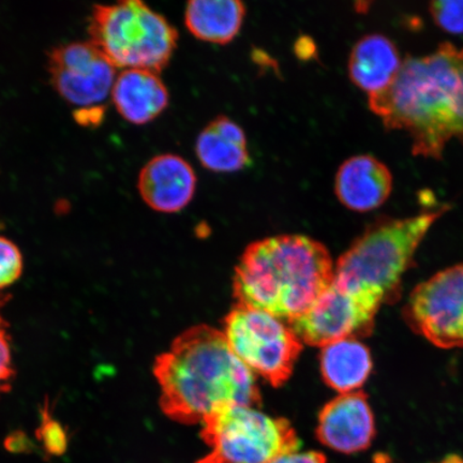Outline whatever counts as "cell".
Masks as SVG:
<instances>
[{
	"label": "cell",
	"mask_w": 463,
	"mask_h": 463,
	"mask_svg": "<svg viewBox=\"0 0 463 463\" xmlns=\"http://www.w3.org/2000/svg\"><path fill=\"white\" fill-rule=\"evenodd\" d=\"M160 408L181 424H203L234 405L260 407L254 375L232 351L223 332L208 326L188 328L155 361Z\"/></svg>",
	"instance_id": "cell-1"
},
{
	"label": "cell",
	"mask_w": 463,
	"mask_h": 463,
	"mask_svg": "<svg viewBox=\"0 0 463 463\" xmlns=\"http://www.w3.org/2000/svg\"><path fill=\"white\" fill-rule=\"evenodd\" d=\"M458 48L443 43L432 53L408 56L392 82L369 95L368 106L387 130H402L412 153L439 160L456 138L461 102Z\"/></svg>",
	"instance_id": "cell-2"
},
{
	"label": "cell",
	"mask_w": 463,
	"mask_h": 463,
	"mask_svg": "<svg viewBox=\"0 0 463 463\" xmlns=\"http://www.w3.org/2000/svg\"><path fill=\"white\" fill-rule=\"evenodd\" d=\"M335 265L328 249L311 237L285 234L252 242L233 278L237 304L292 321L305 314L332 285Z\"/></svg>",
	"instance_id": "cell-3"
},
{
	"label": "cell",
	"mask_w": 463,
	"mask_h": 463,
	"mask_svg": "<svg viewBox=\"0 0 463 463\" xmlns=\"http://www.w3.org/2000/svg\"><path fill=\"white\" fill-rule=\"evenodd\" d=\"M449 208L402 219L376 218L338 259L334 282L346 291L376 294L384 304L396 302L420 242Z\"/></svg>",
	"instance_id": "cell-4"
},
{
	"label": "cell",
	"mask_w": 463,
	"mask_h": 463,
	"mask_svg": "<svg viewBox=\"0 0 463 463\" xmlns=\"http://www.w3.org/2000/svg\"><path fill=\"white\" fill-rule=\"evenodd\" d=\"M90 42L116 68L159 73L178 42L176 28L141 0L96 5L89 20Z\"/></svg>",
	"instance_id": "cell-5"
},
{
	"label": "cell",
	"mask_w": 463,
	"mask_h": 463,
	"mask_svg": "<svg viewBox=\"0 0 463 463\" xmlns=\"http://www.w3.org/2000/svg\"><path fill=\"white\" fill-rule=\"evenodd\" d=\"M201 438L210 451L196 463H270L300 445L288 420L246 405L212 415L202 424Z\"/></svg>",
	"instance_id": "cell-6"
},
{
	"label": "cell",
	"mask_w": 463,
	"mask_h": 463,
	"mask_svg": "<svg viewBox=\"0 0 463 463\" xmlns=\"http://www.w3.org/2000/svg\"><path fill=\"white\" fill-rule=\"evenodd\" d=\"M223 334L242 364L253 374L279 387L292 375L303 343L281 318L237 304L225 317Z\"/></svg>",
	"instance_id": "cell-7"
},
{
	"label": "cell",
	"mask_w": 463,
	"mask_h": 463,
	"mask_svg": "<svg viewBox=\"0 0 463 463\" xmlns=\"http://www.w3.org/2000/svg\"><path fill=\"white\" fill-rule=\"evenodd\" d=\"M378 295L350 292L333 281L314 305L288 326L303 345L326 346L340 340L368 337L383 305Z\"/></svg>",
	"instance_id": "cell-8"
},
{
	"label": "cell",
	"mask_w": 463,
	"mask_h": 463,
	"mask_svg": "<svg viewBox=\"0 0 463 463\" xmlns=\"http://www.w3.org/2000/svg\"><path fill=\"white\" fill-rule=\"evenodd\" d=\"M403 317L416 334L441 349H463V263L420 283Z\"/></svg>",
	"instance_id": "cell-9"
},
{
	"label": "cell",
	"mask_w": 463,
	"mask_h": 463,
	"mask_svg": "<svg viewBox=\"0 0 463 463\" xmlns=\"http://www.w3.org/2000/svg\"><path fill=\"white\" fill-rule=\"evenodd\" d=\"M116 69L90 40L57 46L49 57L52 85L63 99L84 108L107 99Z\"/></svg>",
	"instance_id": "cell-10"
},
{
	"label": "cell",
	"mask_w": 463,
	"mask_h": 463,
	"mask_svg": "<svg viewBox=\"0 0 463 463\" xmlns=\"http://www.w3.org/2000/svg\"><path fill=\"white\" fill-rule=\"evenodd\" d=\"M317 438L341 454H356L369 449L375 438V424L366 393H340L324 405L318 414Z\"/></svg>",
	"instance_id": "cell-11"
},
{
	"label": "cell",
	"mask_w": 463,
	"mask_h": 463,
	"mask_svg": "<svg viewBox=\"0 0 463 463\" xmlns=\"http://www.w3.org/2000/svg\"><path fill=\"white\" fill-rule=\"evenodd\" d=\"M196 175L194 167L177 155L156 156L143 166L137 179L142 200L158 213L184 210L194 199Z\"/></svg>",
	"instance_id": "cell-12"
},
{
	"label": "cell",
	"mask_w": 463,
	"mask_h": 463,
	"mask_svg": "<svg viewBox=\"0 0 463 463\" xmlns=\"http://www.w3.org/2000/svg\"><path fill=\"white\" fill-rule=\"evenodd\" d=\"M392 183V172L383 162L372 155H358L340 165L335 194L353 212H372L389 200Z\"/></svg>",
	"instance_id": "cell-13"
},
{
	"label": "cell",
	"mask_w": 463,
	"mask_h": 463,
	"mask_svg": "<svg viewBox=\"0 0 463 463\" xmlns=\"http://www.w3.org/2000/svg\"><path fill=\"white\" fill-rule=\"evenodd\" d=\"M111 94L118 112L135 125L150 123L169 106V90L159 73L143 69L121 71Z\"/></svg>",
	"instance_id": "cell-14"
},
{
	"label": "cell",
	"mask_w": 463,
	"mask_h": 463,
	"mask_svg": "<svg viewBox=\"0 0 463 463\" xmlns=\"http://www.w3.org/2000/svg\"><path fill=\"white\" fill-rule=\"evenodd\" d=\"M402 65L401 54L392 40L370 33L353 46L347 69L352 83L372 95L386 89Z\"/></svg>",
	"instance_id": "cell-15"
},
{
	"label": "cell",
	"mask_w": 463,
	"mask_h": 463,
	"mask_svg": "<svg viewBox=\"0 0 463 463\" xmlns=\"http://www.w3.org/2000/svg\"><path fill=\"white\" fill-rule=\"evenodd\" d=\"M195 153L202 166L216 173L239 172L250 162L245 131L223 115L200 132Z\"/></svg>",
	"instance_id": "cell-16"
},
{
	"label": "cell",
	"mask_w": 463,
	"mask_h": 463,
	"mask_svg": "<svg viewBox=\"0 0 463 463\" xmlns=\"http://www.w3.org/2000/svg\"><path fill=\"white\" fill-rule=\"evenodd\" d=\"M246 11L239 0H191L184 10V24L201 42L228 44L240 33Z\"/></svg>",
	"instance_id": "cell-17"
},
{
	"label": "cell",
	"mask_w": 463,
	"mask_h": 463,
	"mask_svg": "<svg viewBox=\"0 0 463 463\" xmlns=\"http://www.w3.org/2000/svg\"><path fill=\"white\" fill-rule=\"evenodd\" d=\"M320 366L331 389L340 393L356 392L372 373V353L360 340H340L322 347Z\"/></svg>",
	"instance_id": "cell-18"
},
{
	"label": "cell",
	"mask_w": 463,
	"mask_h": 463,
	"mask_svg": "<svg viewBox=\"0 0 463 463\" xmlns=\"http://www.w3.org/2000/svg\"><path fill=\"white\" fill-rule=\"evenodd\" d=\"M40 424L34 432L40 447L48 457H61L67 453L71 437L67 427L55 418L48 396L39 410Z\"/></svg>",
	"instance_id": "cell-19"
},
{
	"label": "cell",
	"mask_w": 463,
	"mask_h": 463,
	"mask_svg": "<svg viewBox=\"0 0 463 463\" xmlns=\"http://www.w3.org/2000/svg\"><path fill=\"white\" fill-rule=\"evenodd\" d=\"M10 298V294L0 293V398L13 390L16 374L11 349L10 326L3 314Z\"/></svg>",
	"instance_id": "cell-20"
},
{
	"label": "cell",
	"mask_w": 463,
	"mask_h": 463,
	"mask_svg": "<svg viewBox=\"0 0 463 463\" xmlns=\"http://www.w3.org/2000/svg\"><path fill=\"white\" fill-rule=\"evenodd\" d=\"M24 269L20 248L14 241L0 236V293L14 286Z\"/></svg>",
	"instance_id": "cell-21"
},
{
	"label": "cell",
	"mask_w": 463,
	"mask_h": 463,
	"mask_svg": "<svg viewBox=\"0 0 463 463\" xmlns=\"http://www.w3.org/2000/svg\"><path fill=\"white\" fill-rule=\"evenodd\" d=\"M430 13L444 32L463 33V0H439L430 5Z\"/></svg>",
	"instance_id": "cell-22"
},
{
	"label": "cell",
	"mask_w": 463,
	"mask_h": 463,
	"mask_svg": "<svg viewBox=\"0 0 463 463\" xmlns=\"http://www.w3.org/2000/svg\"><path fill=\"white\" fill-rule=\"evenodd\" d=\"M4 448L10 454H32L36 449V444L21 430L10 432L4 439Z\"/></svg>",
	"instance_id": "cell-23"
},
{
	"label": "cell",
	"mask_w": 463,
	"mask_h": 463,
	"mask_svg": "<svg viewBox=\"0 0 463 463\" xmlns=\"http://www.w3.org/2000/svg\"><path fill=\"white\" fill-rule=\"evenodd\" d=\"M270 463H327V458L322 453H318V451L299 453L298 450L278 457L277 459Z\"/></svg>",
	"instance_id": "cell-24"
},
{
	"label": "cell",
	"mask_w": 463,
	"mask_h": 463,
	"mask_svg": "<svg viewBox=\"0 0 463 463\" xmlns=\"http://www.w3.org/2000/svg\"><path fill=\"white\" fill-rule=\"evenodd\" d=\"M457 61H458V68L461 78V104H460V114L458 123V133H457V140L463 144V49H458V54H457Z\"/></svg>",
	"instance_id": "cell-25"
},
{
	"label": "cell",
	"mask_w": 463,
	"mask_h": 463,
	"mask_svg": "<svg viewBox=\"0 0 463 463\" xmlns=\"http://www.w3.org/2000/svg\"><path fill=\"white\" fill-rule=\"evenodd\" d=\"M316 46L314 43H310L308 38L299 39L297 44V53L299 58H310L315 53Z\"/></svg>",
	"instance_id": "cell-26"
},
{
	"label": "cell",
	"mask_w": 463,
	"mask_h": 463,
	"mask_svg": "<svg viewBox=\"0 0 463 463\" xmlns=\"http://www.w3.org/2000/svg\"><path fill=\"white\" fill-rule=\"evenodd\" d=\"M438 463H463V458L458 455H450L445 457V458L442 461H439Z\"/></svg>",
	"instance_id": "cell-27"
}]
</instances>
